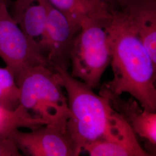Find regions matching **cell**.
<instances>
[{"instance_id":"7","label":"cell","mask_w":156,"mask_h":156,"mask_svg":"<svg viewBox=\"0 0 156 156\" xmlns=\"http://www.w3.org/2000/svg\"><path fill=\"white\" fill-rule=\"evenodd\" d=\"M91 156H150L140 144L128 123L114 111L106 132L83 149Z\"/></svg>"},{"instance_id":"14","label":"cell","mask_w":156,"mask_h":156,"mask_svg":"<svg viewBox=\"0 0 156 156\" xmlns=\"http://www.w3.org/2000/svg\"><path fill=\"white\" fill-rule=\"evenodd\" d=\"M20 92L9 69L0 67V106L15 111L20 106Z\"/></svg>"},{"instance_id":"10","label":"cell","mask_w":156,"mask_h":156,"mask_svg":"<svg viewBox=\"0 0 156 156\" xmlns=\"http://www.w3.org/2000/svg\"><path fill=\"white\" fill-rule=\"evenodd\" d=\"M48 6L47 0H16L12 10L11 16L19 27L41 50Z\"/></svg>"},{"instance_id":"11","label":"cell","mask_w":156,"mask_h":156,"mask_svg":"<svg viewBox=\"0 0 156 156\" xmlns=\"http://www.w3.org/2000/svg\"><path fill=\"white\" fill-rule=\"evenodd\" d=\"M123 9L156 66V0H129Z\"/></svg>"},{"instance_id":"4","label":"cell","mask_w":156,"mask_h":156,"mask_svg":"<svg viewBox=\"0 0 156 156\" xmlns=\"http://www.w3.org/2000/svg\"><path fill=\"white\" fill-rule=\"evenodd\" d=\"M107 19L84 20L70 52L71 75L93 89L99 86L101 78L111 60L105 27Z\"/></svg>"},{"instance_id":"9","label":"cell","mask_w":156,"mask_h":156,"mask_svg":"<svg viewBox=\"0 0 156 156\" xmlns=\"http://www.w3.org/2000/svg\"><path fill=\"white\" fill-rule=\"evenodd\" d=\"M99 94L106 97L112 108L128 123L136 135L145 140L149 149L156 151V112L143 108L131 96L126 100L102 86Z\"/></svg>"},{"instance_id":"2","label":"cell","mask_w":156,"mask_h":156,"mask_svg":"<svg viewBox=\"0 0 156 156\" xmlns=\"http://www.w3.org/2000/svg\"><path fill=\"white\" fill-rule=\"evenodd\" d=\"M55 71L67 92L69 111L67 134L74 146L75 156H79L85 145L105 134L113 109L106 97L96 94L92 88L72 76L68 70L56 68Z\"/></svg>"},{"instance_id":"13","label":"cell","mask_w":156,"mask_h":156,"mask_svg":"<svg viewBox=\"0 0 156 156\" xmlns=\"http://www.w3.org/2000/svg\"><path fill=\"white\" fill-rule=\"evenodd\" d=\"M44 124L30 117L20 106L15 111H9L0 106V136L9 135L16 128L34 129Z\"/></svg>"},{"instance_id":"15","label":"cell","mask_w":156,"mask_h":156,"mask_svg":"<svg viewBox=\"0 0 156 156\" xmlns=\"http://www.w3.org/2000/svg\"><path fill=\"white\" fill-rule=\"evenodd\" d=\"M16 143L11 134L0 136V156H21Z\"/></svg>"},{"instance_id":"3","label":"cell","mask_w":156,"mask_h":156,"mask_svg":"<svg viewBox=\"0 0 156 156\" xmlns=\"http://www.w3.org/2000/svg\"><path fill=\"white\" fill-rule=\"evenodd\" d=\"M20 106L43 124L66 127L69 116L67 97L58 73L40 65L28 71L19 84Z\"/></svg>"},{"instance_id":"8","label":"cell","mask_w":156,"mask_h":156,"mask_svg":"<svg viewBox=\"0 0 156 156\" xmlns=\"http://www.w3.org/2000/svg\"><path fill=\"white\" fill-rule=\"evenodd\" d=\"M79 31L49 2L47 22L41 49L53 69L61 68L68 70L73 42Z\"/></svg>"},{"instance_id":"17","label":"cell","mask_w":156,"mask_h":156,"mask_svg":"<svg viewBox=\"0 0 156 156\" xmlns=\"http://www.w3.org/2000/svg\"><path fill=\"white\" fill-rule=\"evenodd\" d=\"M5 1H8V0H5Z\"/></svg>"},{"instance_id":"6","label":"cell","mask_w":156,"mask_h":156,"mask_svg":"<svg viewBox=\"0 0 156 156\" xmlns=\"http://www.w3.org/2000/svg\"><path fill=\"white\" fill-rule=\"evenodd\" d=\"M11 134L23 155L75 156L74 146L66 127L48 124L30 132L16 128Z\"/></svg>"},{"instance_id":"16","label":"cell","mask_w":156,"mask_h":156,"mask_svg":"<svg viewBox=\"0 0 156 156\" xmlns=\"http://www.w3.org/2000/svg\"><path fill=\"white\" fill-rule=\"evenodd\" d=\"M108 6L111 9H122L129 0H94Z\"/></svg>"},{"instance_id":"5","label":"cell","mask_w":156,"mask_h":156,"mask_svg":"<svg viewBox=\"0 0 156 156\" xmlns=\"http://www.w3.org/2000/svg\"><path fill=\"white\" fill-rule=\"evenodd\" d=\"M7 4L8 1L0 0V57L19 85L34 67L42 65L52 68L39 48L14 20Z\"/></svg>"},{"instance_id":"12","label":"cell","mask_w":156,"mask_h":156,"mask_svg":"<svg viewBox=\"0 0 156 156\" xmlns=\"http://www.w3.org/2000/svg\"><path fill=\"white\" fill-rule=\"evenodd\" d=\"M47 1L78 30L87 19H106L111 15L112 9L108 6L94 0Z\"/></svg>"},{"instance_id":"1","label":"cell","mask_w":156,"mask_h":156,"mask_svg":"<svg viewBox=\"0 0 156 156\" xmlns=\"http://www.w3.org/2000/svg\"><path fill=\"white\" fill-rule=\"evenodd\" d=\"M105 27L113 78L101 86L113 94L128 93L143 108L156 112V66L128 15L112 9Z\"/></svg>"}]
</instances>
